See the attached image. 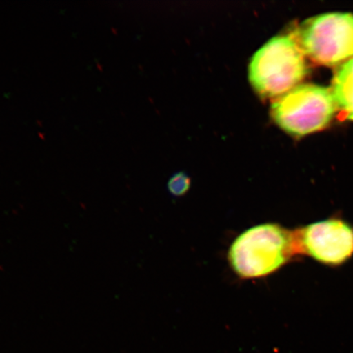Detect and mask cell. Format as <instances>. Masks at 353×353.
<instances>
[{"mask_svg":"<svg viewBox=\"0 0 353 353\" xmlns=\"http://www.w3.org/2000/svg\"><path fill=\"white\" fill-rule=\"evenodd\" d=\"M295 251L294 232L276 223L247 229L229 249V264L243 279H255L276 272L288 263Z\"/></svg>","mask_w":353,"mask_h":353,"instance_id":"6da1fadb","label":"cell"},{"mask_svg":"<svg viewBox=\"0 0 353 353\" xmlns=\"http://www.w3.org/2000/svg\"><path fill=\"white\" fill-rule=\"evenodd\" d=\"M293 35H279L255 52L249 66L251 85L263 99H277L299 86L307 73L305 57Z\"/></svg>","mask_w":353,"mask_h":353,"instance_id":"7a4b0ae2","label":"cell"},{"mask_svg":"<svg viewBox=\"0 0 353 353\" xmlns=\"http://www.w3.org/2000/svg\"><path fill=\"white\" fill-rule=\"evenodd\" d=\"M328 88L303 85L273 101L271 114L276 125L288 134L302 137L325 129L336 112Z\"/></svg>","mask_w":353,"mask_h":353,"instance_id":"3957f363","label":"cell"},{"mask_svg":"<svg viewBox=\"0 0 353 353\" xmlns=\"http://www.w3.org/2000/svg\"><path fill=\"white\" fill-rule=\"evenodd\" d=\"M304 54L316 63L334 66L353 59V15L326 13L300 25L294 35Z\"/></svg>","mask_w":353,"mask_h":353,"instance_id":"277c9868","label":"cell"},{"mask_svg":"<svg viewBox=\"0 0 353 353\" xmlns=\"http://www.w3.org/2000/svg\"><path fill=\"white\" fill-rule=\"evenodd\" d=\"M296 254L309 256L327 266H339L353 256V227L332 218L293 231Z\"/></svg>","mask_w":353,"mask_h":353,"instance_id":"5b68a950","label":"cell"},{"mask_svg":"<svg viewBox=\"0 0 353 353\" xmlns=\"http://www.w3.org/2000/svg\"><path fill=\"white\" fill-rule=\"evenodd\" d=\"M331 92L337 109L348 120L353 121V59L339 66Z\"/></svg>","mask_w":353,"mask_h":353,"instance_id":"8992f818","label":"cell"},{"mask_svg":"<svg viewBox=\"0 0 353 353\" xmlns=\"http://www.w3.org/2000/svg\"><path fill=\"white\" fill-rule=\"evenodd\" d=\"M190 186V180L188 176L183 174H176L173 176L169 183V189L175 196L183 195L188 191Z\"/></svg>","mask_w":353,"mask_h":353,"instance_id":"52a82bcc","label":"cell"}]
</instances>
